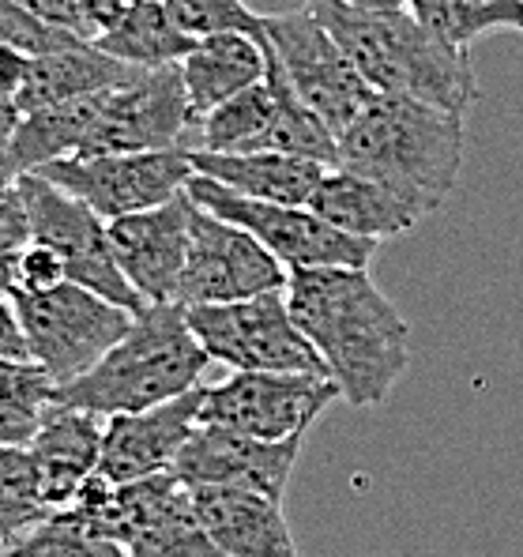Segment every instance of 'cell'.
<instances>
[{"mask_svg": "<svg viewBox=\"0 0 523 557\" xmlns=\"http://www.w3.org/2000/svg\"><path fill=\"white\" fill-rule=\"evenodd\" d=\"M192 174H203L219 182L245 200H267V203H290V208H306L313 188L321 185L324 170L321 162L290 159V154L275 151H234V154H211L192 151Z\"/></svg>", "mask_w": 523, "mask_h": 557, "instance_id": "44dd1931", "label": "cell"}, {"mask_svg": "<svg viewBox=\"0 0 523 557\" xmlns=\"http://www.w3.org/2000/svg\"><path fill=\"white\" fill-rule=\"evenodd\" d=\"M15 4L27 8L30 15H38L49 27H61V30H72V35L87 38L84 20H79V12H76V0H15ZM87 42H91V38H87Z\"/></svg>", "mask_w": 523, "mask_h": 557, "instance_id": "d590c367", "label": "cell"}, {"mask_svg": "<svg viewBox=\"0 0 523 557\" xmlns=\"http://www.w3.org/2000/svg\"><path fill=\"white\" fill-rule=\"evenodd\" d=\"M192 113L182 64L140 69L128 84L102 95V110L79 154H140L189 147Z\"/></svg>", "mask_w": 523, "mask_h": 557, "instance_id": "4fadbf2b", "label": "cell"}, {"mask_svg": "<svg viewBox=\"0 0 523 557\" xmlns=\"http://www.w3.org/2000/svg\"><path fill=\"white\" fill-rule=\"evenodd\" d=\"M49 512L27 445H0V554H12Z\"/></svg>", "mask_w": 523, "mask_h": 557, "instance_id": "83f0119b", "label": "cell"}, {"mask_svg": "<svg viewBox=\"0 0 523 557\" xmlns=\"http://www.w3.org/2000/svg\"><path fill=\"white\" fill-rule=\"evenodd\" d=\"M301 445H306V437L257 441L245 437V433L196 422V430L182 445L170 474L185 490L223 486L249 490V494H264L272 502H283L286 482H290L294 467L301 460Z\"/></svg>", "mask_w": 523, "mask_h": 557, "instance_id": "5bb4252c", "label": "cell"}, {"mask_svg": "<svg viewBox=\"0 0 523 557\" xmlns=\"http://www.w3.org/2000/svg\"><path fill=\"white\" fill-rule=\"evenodd\" d=\"M20 121H23L20 102H15V98H0V151H8V144H12Z\"/></svg>", "mask_w": 523, "mask_h": 557, "instance_id": "f35d334b", "label": "cell"}, {"mask_svg": "<svg viewBox=\"0 0 523 557\" xmlns=\"http://www.w3.org/2000/svg\"><path fill=\"white\" fill-rule=\"evenodd\" d=\"M185 193H189L196 208L211 211V215L226 219V223L257 237L286 272H298V268H370L381 249V242L335 231L332 223H324L309 208L245 200V196L231 193V188L203 174H192Z\"/></svg>", "mask_w": 523, "mask_h": 557, "instance_id": "8992f818", "label": "cell"}, {"mask_svg": "<svg viewBox=\"0 0 523 557\" xmlns=\"http://www.w3.org/2000/svg\"><path fill=\"white\" fill-rule=\"evenodd\" d=\"M102 53L133 64V69H162V64H182L196 49V38L177 30L162 0H133L121 23H113L105 35L91 38Z\"/></svg>", "mask_w": 523, "mask_h": 557, "instance_id": "484cf974", "label": "cell"}, {"mask_svg": "<svg viewBox=\"0 0 523 557\" xmlns=\"http://www.w3.org/2000/svg\"><path fill=\"white\" fill-rule=\"evenodd\" d=\"M185 321L203 355L231 373H324L321 355L294 324L283 290L226 301V306H192L185 309Z\"/></svg>", "mask_w": 523, "mask_h": 557, "instance_id": "52a82bcc", "label": "cell"}, {"mask_svg": "<svg viewBox=\"0 0 523 557\" xmlns=\"http://www.w3.org/2000/svg\"><path fill=\"white\" fill-rule=\"evenodd\" d=\"M0 557H4V554H0Z\"/></svg>", "mask_w": 523, "mask_h": 557, "instance_id": "7bdbcfd3", "label": "cell"}, {"mask_svg": "<svg viewBox=\"0 0 523 557\" xmlns=\"http://www.w3.org/2000/svg\"><path fill=\"white\" fill-rule=\"evenodd\" d=\"M313 215H321L324 223H332L335 231L370 237V242H388L422 223V211L411 200H403L399 193H391L388 185L362 177L354 170L328 166L321 177V185L313 188L306 203Z\"/></svg>", "mask_w": 523, "mask_h": 557, "instance_id": "ffe728a7", "label": "cell"}, {"mask_svg": "<svg viewBox=\"0 0 523 557\" xmlns=\"http://www.w3.org/2000/svg\"><path fill=\"white\" fill-rule=\"evenodd\" d=\"M286 309L350 407H381L411 366V327L370 268H298Z\"/></svg>", "mask_w": 523, "mask_h": 557, "instance_id": "6da1fadb", "label": "cell"}, {"mask_svg": "<svg viewBox=\"0 0 523 557\" xmlns=\"http://www.w3.org/2000/svg\"><path fill=\"white\" fill-rule=\"evenodd\" d=\"M339 399V388L324 373H260L234 370L226 381L203 384L200 425H219L257 441L306 437Z\"/></svg>", "mask_w": 523, "mask_h": 557, "instance_id": "30bf717a", "label": "cell"}, {"mask_svg": "<svg viewBox=\"0 0 523 557\" xmlns=\"http://www.w3.org/2000/svg\"><path fill=\"white\" fill-rule=\"evenodd\" d=\"M12 557H128L125 546L95 520L91 512L64 505L53 509L12 550Z\"/></svg>", "mask_w": 523, "mask_h": 557, "instance_id": "f546056e", "label": "cell"}, {"mask_svg": "<svg viewBox=\"0 0 523 557\" xmlns=\"http://www.w3.org/2000/svg\"><path fill=\"white\" fill-rule=\"evenodd\" d=\"M113 535L128 557H223L192 509V494L174 474L113 486Z\"/></svg>", "mask_w": 523, "mask_h": 557, "instance_id": "9a60e30c", "label": "cell"}, {"mask_svg": "<svg viewBox=\"0 0 523 557\" xmlns=\"http://www.w3.org/2000/svg\"><path fill=\"white\" fill-rule=\"evenodd\" d=\"M15 188H20V200L27 208L30 242L46 245V249H53L61 257L64 278L105 298L110 306L128 309L133 317L140 313L144 298L133 290V283L113 260L105 219H98L84 200L49 185L38 174H20Z\"/></svg>", "mask_w": 523, "mask_h": 557, "instance_id": "ba28073f", "label": "cell"}, {"mask_svg": "<svg viewBox=\"0 0 523 557\" xmlns=\"http://www.w3.org/2000/svg\"><path fill=\"white\" fill-rule=\"evenodd\" d=\"M177 30L189 38H211V35H257L260 15L245 0H162Z\"/></svg>", "mask_w": 523, "mask_h": 557, "instance_id": "1f68e13d", "label": "cell"}, {"mask_svg": "<svg viewBox=\"0 0 523 557\" xmlns=\"http://www.w3.org/2000/svg\"><path fill=\"white\" fill-rule=\"evenodd\" d=\"M407 12L437 42L468 53L489 30H523V0H411Z\"/></svg>", "mask_w": 523, "mask_h": 557, "instance_id": "4316f807", "label": "cell"}, {"mask_svg": "<svg viewBox=\"0 0 523 557\" xmlns=\"http://www.w3.org/2000/svg\"><path fill=\"white\" fill-rule=\"evenodd\" d=\"M30 174L72 193L98 219L113 223V219L162 208L174 196H182L192 177V159L189 147L140 154H69V159H53Z\"/></svg>", "mask_w": 523, "mask_h": 557, "instance_id": "8fae6325", "label": "cell"}, {"mask_svg": "<svg viewBox=\"0 0 523 557\" xmlns=\"http://www.w3.org/2000/svg\"><path fill=\"white\" fill-rule=\"evenodd\" d=\"M373 95H399L468 117L482 98L475 61L429 35L411 12H358L339 0H306Z\"/></svg>", "mask_w": 523, "mask_h": 557, "instance_id": "7a4b0ae2", "label": "cell"}, {"mask_svg": "<svg viewBox=\"0 0 523 557\" xmlns=\"http://www.w3.org/2000/svg\"><path fill=\"white\" fill-rule=\"evenodd\" d=\"M257 42L264 49V84L272 87L275 110H272L267 128L260 133V139L249 151H275V154H290V159L321 162V166H339V139H335L332 128L298 98L290 79L283 76L279 61H275L272 46L260 35V27H257Z\"/></svg>", "mask_w": 523, "mask_h": 557, "instance_id": "cb8c5ba5", "label": "cell"}, {"mask_svg": "<svg viewBox=\"0 0 523 557\" xmlns=\"http://www.w3.org/2000/svg\"><path fill=\"white\" fill-rule=\"evenodd\" d=\"M275 110L272 87L260 79L249 91L226 98L223 106L208 113V117L196 121L189 147L192 151H211V154H234V151H249L260 139V133L267 128Z\"/></svg>", "mask_w": 523, "mask_h": 557, "instance_id": "f1b7e54d", "label": "cell"}, {"mask_svg": "<svg viewBox=\"0 0 523 557\" xmlns=\"http://www.w3.org/2000/svg\"><path fill=\"white\" fill-rule=\"evenodd\" d=\"M102 95L69 98V102H53L42 106V110L23 113L20 128H15L12 144H8V154L20 166V174H30V170L46 166V162L84 151L87 136H91L98 121V110H102Z\"/></svg>", "mask_w": 523, "mask_h": 557, "instance_id": "d4e9b609", "label": "cell"}, {"mask_svg": "<svg viewBox=\"0 0 523 557\" xmlns=\"http://www.w3.org/2000/svg\"><path fill=\"white\" fill-rule=\"evenodd\" d=\"M339 166L388 185L422 215L445 211L463 170V117L399 95H377L339 136Z\"/></svg>", "mask_w": 523, "mask_h": 557, "instance_id": "3957f363", "label": "cell"}, {"mask_svg": "<svg viewBox=\"0 0 523 557\" xmlns=\"http://www.w3.org/2000/svg\"><path fill=\"white\" fill-rule=\"evenodd\" d=\"M27 245H30L27 208L20 200V188H12L8 196H0V257H20Z\"/></svg>", "mask_w": 523, "mask_h": 557, "instance_id": "e575fe53", "label": "cell"}, {"mask_svg": "<svg viewBox=\"0 0 523 557\" xmlns=\"http://www.w3.org/2000/svg\"><path fill=\"white\" fill-rule=\"evenodd\" d=\"M76 42H87V38L61 27H49L38 15H30L27 8L15 4V0H0V46H12L27 57H46Z\"/></svg>", "mask_w": 523, "mask_h": 557, "instance_id": "d6a6232c", "label": "cell"}, {"mask_svg": "<svg viewBox=\"0 0 523 557\" xmlns=\"http://www.w3.org/2000/svg\"><path fill=\"white\" fill-rule=\"evenodd\" d=\"M105 418L76 407L49 404L38 418L35 437L27 441V453L38 467L42 497L49 509H64L76 502L79 486L98 471V453H102Z\"/></svg>", "mask_w": 523, "mask_h": 557, "instance_id": "d6986e66", "label": "cell"}, {"mask_svg": "<svg viewBox=\"0 0 523 557\" xmlns=\"http://www.w3.org/2000/svg\"><path fill=\"white\" fill-rule=\"evenodd\" d=\"M15 182H20V166H15V162H12V154L0 151V196L12 193Z\"/></svg>", "mask_w": 523, "mask_h": 557, "instance_id": "60d3db41", "label": "cell"}, {"mask_svg": "<svg viewBox=\"0 0 523 557\" xmlns=\"http://www.w3.org/2000/svg\"><path fill=\"white\" fill-rule=\"evenodd\" d=\"M15 275H20L15 290H30V294L53 290V286L69 283V278H64L61 257H57L53 249H46V245H35V242L15 257Z\"/></svg>", "mask_w": 523, "mask_h": 557, "instance_id": "836d02e7", "label": "cell"}, {"mask_svg": "<svg viewBox=\"0 0 523 557\" xmlns=\"http://www.w3.org/2000/svg\"><path fill=\"white\" fill-rule=\"evenodd\" d=\"M286 275L290 272L257 237L192 203L189 252L177 278L174 306H226L267 290H286Z\"/></svg>", "mask_w": 523, "mask_h": 557, "instance_id": "7c38bea8", "label": "cell"}, {"mask_svg": "<svg viewBox=\"0 0 523 557\" xmlns=\"http://www.w3.org/2000/svg\"><path fill=\"white\" fill-rule=\"evenodd\" d=\"M76 12H79V20H84L87 38H98V35H105L113 23H121V15L128 12V0H76Z\"/></svg>", "mask_w": 523, "mask_h": 557, "instance_id": "8d00e7d4", "label": "cell"}, {"mask_svg": "<svg viewBox=\"0 0 523 557\" xmlns=\"http://www.w3.org/2000/svg\"><path fill=\"white\" fill-rule=\"evenodd\" d=\"M208 366L211 358L196 343L182 306H144L102 362L61 384L53 404L98 418L147 411L200 388Z\"/></svg>", "mask_w": 523, "mask_h": 557, "instance_id": "277c9868", "label": "cell"}, {"mask_svg": "<svg viewBox=\"0 0 523 557\" xmlns=\"http://www.w3.org/2000/svg\"><path fill=\"white\" fill-rule=\"evenodd\" d=\"M264 79V49L257 35H211L200 38L196 49L182 61V84L189 98L192 128L226 98L249 91Z\"/></svg>", "mask_w": 523, "mask_h": 557, "instance_id": "7402d4cb", "label": "cell"}, {"mask_svg": "<svg viewBox=\"0 0 523 557\" xmlns=\"http://www.w3.org/2000/svg\"><path fill=\"white\" fill-rule=\"evenodd\" d=\"M30 76V57L12 46H0V98H20Z\"/></svg>", "mask_w": 523, "mask_h": 557, "instance_id": "74e56055", "label": "cell"}, {"mask_svg": "<svg viewBox=\"0 0 523 557\" xmlns=\"http://www.w3.org/2000/svg\"><path fill=\"white\" fill-rule=\"evenodd\" d=\"M8 557H12V554H8Z\"/></svg>", "mask_w": 523, "mask_h": 557, "instance_id": "ee69618b", "label": "cell"}, {"mask_svg": "<svg viewBox=\"0 0 523 557\" xmlns=\"http://www.w3.org/2000/svg\"><path fill=\"white\" fill-rule=\"evenodd\" d=\"M128 4H133V0H128Z\"/></svg>", "mask_w": 523, "mask_h": 557, "instance_id": "b9f144b4", "label": "cell"}, {"mask_svg": "<svg viewBox=\"0 0 523 557\" xmlns=\"http://www.w3.org/2000/svg\"><path fill=\"white\" fill-rule=\"evenodd\" d=\"M192 200L189 193L174 196L170 203L136 215L105 223V237L117 268L144 298V306H174L177 278L189 252Z\"/></svg>", "mask_w": 523, "mask_h": 557, "instance_id": "2e32d148", "label": "cell"}, {"mask_svg": "<svg viewBox=\"0 0 523 557\" xmlns=\"http://www.w3.org/2000/svg\"><path fill=\"white\" fill-rule=\"evenodd\" d=\"M57 396V384L49 373L30 358H4L0 355V414L12 422L38 430V418Z\"/></svg>", "mask_w": 523, "mask_h": 557, "instance_id": "4dcf8cb0", "label": "cell"}, {"mask_svg": "<svg viewBox=\"0 0 523 557\" xmlns=\"http://www.w3.org/2000/svg\"><path fill=\"white\" fill-rule=\"evenodd\" d=\"M15 321L23 327L27 358L61 384L84 376L105 358V350L133 327V313L110 306L105 298L76 283H61L53 290H12Z\"/></svg>", "mask_w": 523, "mask_h": 557, "instance_id": "5b68a950", "label": "cell"}, {"mask_svg": "<svg viewBox=\"0 0 523 557\" xmlns=\"http://www.w3.org/2000/svg\"><path fill=\"white\" fill-rule=\"evenodd\" d=\"M347 8H358V12H403L411 8V0H339Z\"/></svg>", "mask_w": 523, "mask_h": 557, "instance_id": "ab89813d", "label": "cell"}, {"mask_svg": "<svg viewBox=\"0 0 523 557\" xmlns=\"http://www.w3.org/2000/svg\"><path fill=\"white\" fill-rule=\"evenodd\" d=\"M200 396L203 384L159 407H147V411L105 418L98 474L113 486L166 474L182 445L189 441V433L196 430V422H200Z\"/></svg>", "mask_w": 523, "mask_h": 557, "instance_id": "e0dca14e", "label": "cell"}, {"mask_svg": "<svg viewBox=\"0 0 523 557\" xmlns=\"http://www.w3.org/2000/svg\"><path fill=\"white\" fill-rule=\"evenodd\" d=\"M136 72L140 69L102 53L95 42H76L69 49H57V53L30 57V76L15 102L23 113H30L53 102H69V98L113 91V87L128 84Z\"/></svg>", "mask_w": 523, "mask_h": 557, "instance_id": "603a6c76", "label": "cell"}, {"mask_svg": "<svg viewBox=\"0 0 523 557\" xmlns=\"http://www.w3.org/2000/svg\"><path fill=\"white\" fill-rule=\"evenodd\" d=\"M260 35L272 46L275 61L298 98L332 128L335 139L377 98L309 8L260 15Z\"/></svg>", "mask_w": 523, "mask_h": 557, "instance_id": "9c48e42d", "label": "cell"}, {"mask_svg": "<svg viewBox=\"0 0 523 557\" xmlns=\"http://www.w3.org/2000/svg\"><path fill=\"white\" fill-rule=\"evenodd\" d=\"M200 528L223 557H301L286 528L283 502L249 490H189Z\"/></svg>", "mask_w": 523, "mask_h": 557, "instance_id": "ac0fdd59", "label": "cell"}]
</instances>
